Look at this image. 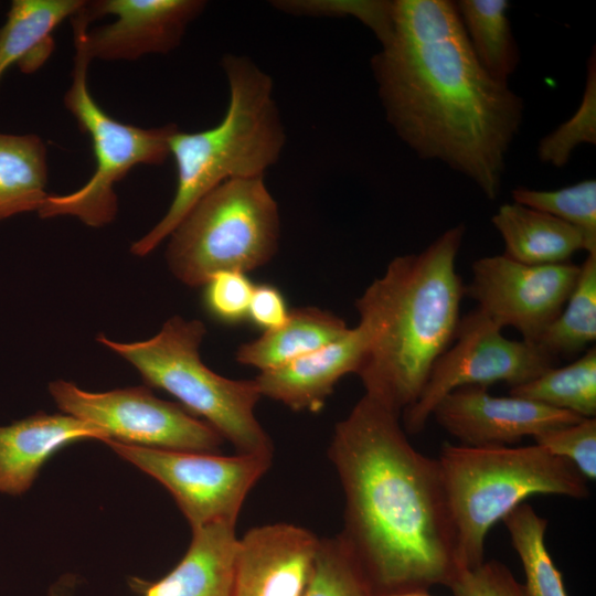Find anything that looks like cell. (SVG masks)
<instances>
[{"label": "cell", "instance_id": "6da1fadb", "mask_svg": "<svg viewBox=\"0 0 596 596\" xmlns=\"http://www.w3.org/2000/svg\"><path fill=\"white\" fill-rule=\"evenodd\" d=\"M371 70L386 120L421 159L500 193L524 103L476 57L448 0H394L393 23Z\"/></svg>", "mask_w": 596, "mask_h": 596}, {"label": "cell", "instance_id": "7a4b0ae2", "mask_svg": "<svg viewBox=\"0 0 596 596\" xmlns=\"http://www.w3.org/2000/svg\"><path fill=\"white\" fill-rule=\"evenodd\" d=\"M400 416L364 394L328 450L345 500L339 535L374 596L448 587L460 572L437 459L412 446Z\"/></svg>", "mask_w": 596, "mask_h": 596}, {"label": "cell", "instance_id": "3957f363", "mask_svg": "<svg viewBox=\"0 0 596 596\" xmlns=\"http://www.w3.org/2000/svg\"><path fill=\"white\" fill-rule=\"evenodd\" d=\"M466 227L448 228L417 254L393 258L355 300L364 340L365 395L401 415L453 343L465 286L456 272Z\"/></svg>", "mask_w": 596, "mask_h": 596}, {"label": "cell", "instance_id": "277c9868", "mask_svg": "<svg viewBox=\"0 0 596 596\" xmlns=\"http://www.w3.org/2000/svg\"><path fill=\"white\" fill-rule=\"evenodd\" d=\"M222 67L230 87L226 113L212 128H178L171 135L175 193L162 219L131 245L136 256L150 254L213 189L232 179L264 177L279 159L286 137L270 76L240 55H225Z\"/></svg>", "mask_w": 596, "mask_h": 596}, {"label": "cell", "instance_id": "5b68a950", "mask_svg": "<svg viewBox=\"0 0 596 596\" xmlns=\"http://www.w3.org/2000/svg\"><path fill=\"white\" fill-rule=\"evenodd\" d=\"M436 459L460 571L485 561L491 528L529 497L589 496L588 480L573 464L536 444L472 447L445 443Z\"/></svg>", "mask_w": 596, "mask_h": 596}, {"label": "cell", "instance_id": "8992f818", "mask_svg": "<svg viewBox=\"0 0 596 596\" xmlns=\"http://www.w3.org/2000/svg\"><path fill=\"white\" fill-rule=\"evenodd\" d=\"M206 333L200 320L168 319L152 338L118 342L104 334L97 341L134 365L143 380L203 417L238 454L273 457V443L255 416L262 397L253 380H232L207 368L200 356Z\"/></svg>", "mask_w": 596, "mask_h": 596}, {"label": "cell", "instance_id": "52a82bcc", "mask_svg": "<svg viewBox=\"0 0 596 596\" xmlns=\"http://www.w3.org/2000/svg\"><path fill=\"white\" fill-rule=\"evenodd\" d=\"M169 237L168 267L190 287L221 272L247 274L278 251V205L264 177L232 179L204 195Z\"/></svg>", "mask_w": 596, "mask_h": 596}, {"label": "cell", "instance_id": "ba28073f", "mask_svg": "<svg viewBox=\"0 0 596 596\" xmlns=\"http://www.w3.org/2000/svg\"><path fill=\"white\" fill-rule=\"evenodd\" d=\"M89 64L85 54L75 50L72 84L64 95V105L79 129L89 136L95 171L74 192L49 194L38 214L41 219L75 216L87 226L103 227L117 214L115 184L136 166L162 164L170 156L169 139L178 126L142 128L113 118L89 93Z\"/></svg>", "mask_w": 596, "mask_h": 596}, {"label": "cell", "instance_id": "9c48e42d", "mask_svg": "<svg viewBox=\"0 0 596 596\" xmlns=\"http://www.w3.org/2000/svg\"><path fill=\"white\" fill-rule=\"evenodd\" d=\"M501 330L477 308L460 318L451 345L435 361L416 401L402 413L405 433H421L436 405L456 389L497 382L512 387L555 366L557 359L536 343L508 339Z\"/></svg>", "mask_w": 596, "mask_h": 596}, {"label": "cell", "instance_id": "30bf717a", "mask_svg": "<svg viewBox=\"0 0 596 596\" xmlns=\"http://www.w3.org/2000/svg\"><path fill=\"white\" fill-rule=\"evenodd\" d=\"M116 454L164 486L192 529L236 523L251 489L272 465V456L167 450L105 439Z\"/></svg>", "mask_w": 596, "mask_h": 596}, {"label": "cell", "instance_id": "8fae6325", "mask_svg": "<svg viewBox=\"0 0 596 596\" xmlns=\"http://www.w3.org/2000/svg\"><path fill=\"white\" fill-rule=\"evenodd\" d=\"M65 414L102 428L110 439L143 447L219 454L223 437L182 405L135 386L91 393L57 380L49 385Z\"/></svg>", "mask_w": 596, "mask_h": 596}, {"label": "cell", "instance_id": "7c38bea8", "mask_svg": "<svg viewBox=\"0 0 596 596\" xmlns=\"http://www.w3.org/2000/svg\"><path fill=\"white\" fill-rule=\"evenodd\" d=\"M578 275L579 266L571 262L526 265L487 256L472 264L465 294L501 329L513 327L523 340L535 342L561 313Z\"/></svg>", "mask_w": 596, "mask_h": 596}, {"label": "cell", "instance_id": "4fadbf2b", "mask_svg": "<svg viewBox=\"0 0 596 596\" xmlns=\"http://www.w3.org/2000/svg\"><path fill=\"white\" fill-rule=\"evenodd\" d=\"M202 0H94L79 12L89 22L111 14L115 21L88 30L77 12L70 19L75 50L92 62L134 61L178 47L189 24L205 8Z\"/></svg>", "mask_w": 596, "mask_h": 596}, {"label": "cell", "instance_id": "5bb4252c", "mask_svg": "<svg viewBox=\"0 0 596 596\" xmlns=\"http://www.w3.org/2000/svg\"><path fill=\"white\" fill-rule=\"evenodd\" d=\"M432 416L460 445L512 446L526 436L581 421L576 414L522 397L493 396L487 386L469 385L451 391Z\"/></svg>", "mask_w": 596, "mask_h": 596}, {"label": "cell", "instance_id": "9a60e30c", "mask_svg": "<svg viewBox=\"0 0 596 596\" xmlns=\"http://www.w3.org/2000/svg\"><path fill=\"white\" fill-rule=\"evenodd\" d=\"M320 539L290 523L256 526L238 539L232 596H304Z\"/></svg>", "mask_w": 596, "mask_h": 596}, {"label": "cell", "instance_id": "2e32d148", "mask_svg": "<svg viewBox=\"0 0 596 596\" xmlns=\"http://www.w3.org/2000/svg\"><path fill=\"white\" fill-rule=\"evenodd\" d=\"M364 340L355 326L337 341L281 366L260 371L254 379L262 396L296 412L321 411L337 383L358 372Z\"/></svg>", "mask_w": 596, "mask_h": 596}, {"label": "cell", "instance_id": "e0dca14e", "mask_svg": "<svg viewBox=\"0 0 596 596\" xmlns=\"http://www.w3.org/2000/svg\"><path fill=\"white\" fill-rule=\"evenodd\" d=\"M92 438L104 441L108 436L98 426L68 414L41 412L0 426V493H24L52 454Z\"/></svg>", "mask_w": 596, "mask_h": 596}, {"label": "cell", "instance_id": "ac0fdd59", "mask_svg": "<svg viewBox=\"0 0 596 596\" xmlns=\"http://www.w3.org/2000/svg\"><path fill=\"white\" fill-rule=\"evenodd\" d=\"M235 525L220 521L192 529L183 558L163 578L147 584L145 596H232L238 547Z\"/></svg>", "mask_w": 596, "mask_h": 596}, {"label": "cell", "instance_id": "d6986e66", "mask_svg": "<svg viewBox=\"0 0 596 596\" xmlns=\"http://www.w3.org/2000/svg\"><path fill=\"white\" fill-rule=\"evenodd\" d=\"M491 222L504 243L502 255L518 263L562 264L582 249L596 253V246L575 226L517 202L500 205Z\"/></svg>", "mask_w": 596, "mask_h": 596}, {"label": "cell", "instance_id": "ffe728a7", "mask_svg": "<svg viewBox=\"0 0 596 596\" xmlns=\"http://www.w3.org/2000/svg\"><path fill=\"white\" fill-rule=\"evenodd\" d=\"M349 329L342 318L329 310L313 306L292 308L281 326L242 343L235 360L259 372L272 370L337 341Z\"/></svg>", "mask_w": 596, "mask_h": 596}, {"label": "cell", "instance_id": "44dd1931", "mask_svg": "<svg viewBox=\"0 0 596 596\" xmlns=\"http://www.w3.org/2000/svg\"><path fill=\"white\" fill-rule=\"evenodd\" d=\"M85 0H13L0 26V82L15 64L30 74L51 55L54 30L71 19Z\"/></svg>", "mask_w": 596, "mask_h": 596}, {"label": "cell", "instance_id": "7402d4cb", "mask_svg": "<svg viewBox=\"0 0 596 596\" xmlns=\"http://www.w3.org/2000/svg\"><path fill=\"white\" fill-rule=\"evenodd\" d=\"M47 149L33 134L0 132V221L38 212L49 195Z\"/></svg>", "mask_w": 596, "mask_h": 596}, {"label": "cell", "instance_id": "603a6c76", "mask_svg": "<svg viewBox=\"0 0 596 596\" xmlns=\"http://www.w3.org/2000/svg\"><path fill=\"white\" fill-rule=\"evenodd\" d=\"M455 8L470 46L494 79L508 83L517 70L520 52L512 33L507 0H458Z\"/></svg>", "mask_w": 596, "mask_h": 596}, {"label": "cell", "instance_id": "cb8c5ba5", "mask_svg": "<svg viewBox=\"0 0 596 596\" xmlns=\"http://www.w3.org/2000/svg\"><path fill=\"white\" fill-rule=\"evenodd\" d=\"M509 394L567 411L583 418L596 415V349L563 368H551L538 377L512 386Z\"/></svg>", "mask_w": 596, "mask_h": 596}, {"label": "cell", "instance_id": "d4e9b609", "mask_svg": "<svg viewBox=\"0 0 596 596\" xmlns=\"http://www.w3.org/2000/svg\"><path fill=\"white\" fill-rule=\"evenodd\" d=\"M596 340V253L587 254L561 313L534 342L555 359L573 355Z\"/></svg>", "mask_w": 596, "mask_h": 596}, {"label": "cell", "instance_id": "484cf974", "mask_svg": "<svg viewBox=\"0 0 596 596\" xmlns=\"http://www.w3.org/2000/svg\"><path fill=\"white\" fill-rule=\"evenodd\" d=\"M525 575L528 596H567L561 572L545 545L547 520L521 503L503 520Z\"/></svg>", "mask_w": 596, "mask_h": 596}, {"label": "cell", "instance_id": "4316f807", "mask_svg": "<svg viewBox=\"0 0 596 596\" xmlns=\"http://www.w3.org/2000/svg\"><path fill=\"white\" fill-rule=\"evenodd\" d=\"M513 202L551 214L582 231L596 246V181L582 180L557 190L518 187Z\"/></svg>", "mask_w": 596, "mask_h": 596}, {"label": "cell", "instance_id": "83f0119b", "mask_svg": "<svg viewBox=\"0 0 596 596\" xmlns=\"http://www.w3.org/2000/svg\"><path fill=\"white\" fill-rule=\"evenodd\" d=\"M582 143L596 145L595 49L588 57L586 83L579 106L571 118L539 141L538 157L544 163L561 168Z\"/></svg>", "mask_w": 596, "mask_h": 596}, {"label": "cell", "instance_id": "f1b7e54d", "mask_svg": "<svg viewBox=\"0 0 596 596\" xmlns=\"http://www.w3.org/2000/svg\"><path fill=\"white\" fill-rule=\"evenodd\" d=\"M304 596H374L340 535L320 539Z\"/></svg>", "mask_w": 596, "mask_h": 596}, {"label": "cell", "instance_id": "f546056e", "mask_svg": "<svg viewBox=\"0 0 596 596\" xmlns=\"http://www.w3.org/2000/svg\"><path fill=\"white\" fill-rule=\"evenodd\" d=\"M536 445L573 464L587 479L596 478V418L550 428L533 436Z\"/></svg>", "mask_w": 596, "mask_h": 596}, {"label": "cell", "instance_id": "4dcf8cb0", "mask_svg": "<svg viewBox=\"0 0 596 596\" xmlns=\"http://www.w3.org/2000/svg\"><path fill=\"white\" fill-rule=\"evenodd\" d=\"M279 9L305 15L353 17L368 26L383 43L393 23V1L340 0V1H278Z\"/></svg>", "mask_w": 596, "mask_h": 596}, {"label": "cell", "instance_id": "1f68e13d", "mask_svg": "<svg viewBox=\"0 0 596 596\" xmlns=\"http://www.w3.org/2000/svg\"><path fill=\"white\" fill-rule=\"evenodd\" d=\"M254 286L244 273H217L204 285V305L216 320L237 324L248 318Z\"/></svg>", "mask_w": 596, "mask_h": 596}, {"label": "cell", "instance_id": "d6a6232c", "mask_svg": "<svg viewBox=\"0 0 596 596\" xmlns=\"http://www.w3.org/2000/svg\"><path fill=\"white\" fill-rule=\"evenodd\" d=\"M448 587L454 596H528L523 584L497 560L460 571Z\"/></svg>", "mask_w": 596, "mask_h": 596}, {"label": "cell", "instance_id": "836d02e7", "mask_svg": "<svg viewBox=\"0 0 596 596\" xmlns=\"http://www.w3.org/2000/svg\"><path fill=\"white\" fill-rule=\"evenodd\" d=\"M289 310L281 291L268 284L255 285L251 297L248 318L263 331L281 326Z\"/></svg>", "mask_w": 596, "mask_h": 596}, {"label": "cell", "instance_id": "e575fe53", "mask_svg": "<svg viewBox=\"0 0 596 596\" xmlns=\"http://www.w3.org/2000/svg\"><path fill=\"white\" fill-rule=\"evenodd\" d=\"M379 596H433V595H430L428 592L416 590V592L395 593V594H386V595H379Z\"/></svg>", "mask_w": 596, "mask_h": 596}]
</instances>
